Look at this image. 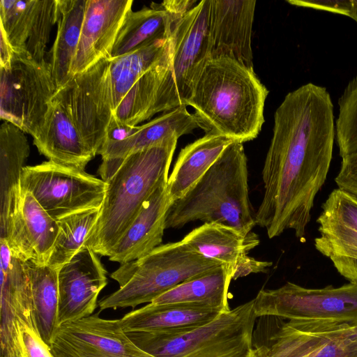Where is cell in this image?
Segmentation results:
<instances>
[{
	"label": "cell",
	"instance_id": "obj_1",
	"mask_svg": "<svg viewBox=\"0 0 357 357\" xmlns=\"http://www.w3.org/2000/svg\"><path fill=\"white\" fill-rule=\"evenodd\" d=\"M335 138L333 104L326 87L307 83L288 93L274 114L262 169L257 225L269 238L293 230L305 241L315 197L326 180Z\"/></svg>",
	"mask_w": 357,
	"mask_h": 357
},
{
	"label": "cell",
	"instance_id": "obj_2",
	"mask_svg": "<svg viewBox=\"0 0 357 357\" xmlns=\"http://www.w3.org/2000/svg\"><path fill=\"white\" fill-rule=\"evenodd\" d=\"M268 94L254 68L229 58L208 59L193 81L186 106L195 109L206 134L243 144L261 131Z\"/></svg>",
	"mask_w": 357,
	"mask_h": 357
},
{
	"label": "cell",
	"instance_id": "obj_3",
	"mask_svg": "<svg viewBox=\"0 0 357 357\" xmlns=\"http://www.w3.org/2000/svg\"><path fill=\"white\" fill-rule=\"evenodd\" d=\"M177 140L173 137L123 159L102 160L98 174L107 183L105 195L85 246L109 256L144 202L168 179Z\"/></svg>",
	"mask_w": 357,
	"mask_h": 357
},
{
	"label": "cell",
	"instance_id": "obj_4",
	"mask_svg": "<svg viewBox=\"0 0 357 357\" xmlns=\"http://www.w3.org/2000/svg\"><path fill=\"white\" fill-rule=\"evenodd\" d=\"M200 220L218 222L248 234L257 225L250 201L248 160L243 144H230L181 199L172 202L165 227L181 228Z\"/></svg>",
	"mask_w": 357,
	"mask_h": 357
},
{
	"label": "cell",
	"instance_id": "obj_5",
	"mask_svg": "<svg viewBox=\"0 0 357 357\" xmlns=\"http://www.w3.org/2000/svg\"><path fill=\"white\" fill-rule=\"evenodd\" d=\"M223 264L208 259L181 240L161 244L147 255L123 264L110 277L119 288L98 303L100 311L151 303L182 282Z\"/></svg>",
	"mask_w": 357,
	"mask_h": 357
},
{
	"label": "cell",
	"instance_id": "obj_6",
	"mask_svg": "<svg viewBox=\"0 0 357 357\" xmlns=\"http://www.w3.org/2000/svg\"><path fill=\"white\" fill-rule=\"evenodd\" d=\"M257 317L252 299L186 332L127 333L139 348L155 357H246L253 349Z\"/></svg>",
	"mask_w": 357,
	"mask_h": 357
},
{
	"label": "cell",
	"instance_id": "obj_7",
	"mask_svg": "<svg viewBox=\"0 0 357 357\" xmlns=\"http://www.w3.org/2000/svg\"><path fill=\"white\" fill-rule=\"evenodd\" d=\"M211 0H202L176 24L160 60V76L148 119L185 105L193 81L208 56Z\"/></svg>",
	"mask_w": 357,
	"mask_h": 357
},
{
	"label": "cell",
	"instance_id": "obj_8",
	"mask_svg": "<svg viewBox=\"0 0 357 357\" xmlns=\"http://www.w3.org/2000/svg\"><path fill=\"white\" fill-rule=\"evenodd\" d=\"M0 278V357H53L37 326L24 261L2 259Z\"/></svg>",
	"mask_w": 357,
	"mask_h": 357
},
{
	"label": "cell",
	"instance_id": "obj_9",
	"mask_svg": "<svg viewBox=\"0 0 357 357\" xmlns=\"http://www.w3.org/2000/svg\"><path fill=\"white\" fill-rule=\"evenodd\" d=\"M0 74L1 119L33 137L58 90L49 62L14 53L9 68H0Z\"/></svg>",
	"mask_w": 357,
	"mask_h": 357
},
{
	"label": "cell",
	"instance_id": "obj_10",
	"mask_svg": "<svg viewBox=\"0 0 357 357\" xmlns=\"http://www.w3.org/2000/svg\"><path fill=\"white\" fill-rule=\"evenodd\" d=\"M22 187L57 220L82 211L100 208L107 183L84 169L48 160L26 166Z\"/></svg>",
	"mask_w": 357,
	"mask_h": 357
},
{
	"label": "cell",
	"instance_id": "obj_11",
	"mask_svg": "<svg viewBox=\"0 0 357 357\" xmlns=\"http://www.w3.org/2000/svg\"><path fill=\"white\" fill-rule=\"evenodd\" d=\"M253 301L257 317L357 323V284L352 282L314 289L288 282L275 289L260 290Z\"/></svg>",
	"mask_w": 357,
	"mask_h": 357
},
{
	"label": "cell",
	"instance_id": "obj_12",
	"mask_svg": "<svg viewBox=\"0 0 357 357\" xmlns=\"http://www.w3.org/2000/svg\"><path fill=\"white\" fill-rule=\"evenodd\" d=\"M54 97L62 105L86 145L95 155L98 154L114 114L109 60L103 59L73 75Z\"/></svg>",
	"mask_w": 357,
	"mask_h": 357
},
{
	"label": "cell",
	"instance_id": "obj_13",
	"mask_svg": "<svg viewBox=\"0 0 357 357\" xmlns=\"http://www.w3.org/2000/svg\"><path fill=\"white\" fill-rule=\"evenodd\" d=\"M272 341L267 357H357V323L288 321Z\"/></svg>",
	"mask_w": 357,
	"mask_h": 357
},
{
	"label": "cell",
	"instance_id": "obj_14",
	"mask_svg": "<svg viewBox=\"0 0 357 357\" xmlns=\"http://www.w3.org/2000/svg\"><path fill=\"white\" fill-rule=\"evenodd\" d=\"M100 312L59 326L50 345L53 357H155L129 337L119 319Z\"/></svg>",
	"mask_w": 357,
	"mask_h": 357
},
{
	"label": "cell",
	"instance_id": "obj_15",
	"mask_svg": "<svg viewBox=\"0 0 357 357\" xmlns=\"http://www.w3.org/2000/svg\"><path fill=\"white\" fill-rule=\"evenodd\" d=\"M56 0H1V28L14 53L48 61L46 47L56 22Z\"/></svg>",
	"mask_w": 357,
	"mask_h": 357
},
{
	"label": "cell",
	"instance_id": "obj_16",
	"mask_svg": "<svg viewBox=\"0 0 357 357\" xmlns=\"http://www.w3.org/2000/svg\"><path fill=\"white\" fill-rule=\"evenodd\" d=\"M58 325L92 315L98 296L107 284V271L98 255L84 246L58 271Z\"/></svg>",
	"mask_w": 357,
	"mask_h": 357
},
{
	"label": "cell",
	"instance_id": "obj_17",
	"mask_svg": "<svg viewBox=\"0 0 357 357\" xmlns=\"http://www.w3.org/2000/svg\"><path fill=\"white\" fill-rule=\"evenodd\" d=\"M256 1L211 0L208 59L229 58L253 68L252 33Z\"/></svg>",
	"mask_w": 357,
	"mask_h": 357
},
{
	"label": "cell",
	"instance_id": "obj_18",
	"mask_svg": "<svg viewBox=\"0 0 357 357\" xmlns=\"http://www.w3.org/2000/svg\"><path fill=\"white\" fill-rule=\"evenodd\" d=\"M181 241L192 250L231 266L233 280L251 273H265L272 266L271 262L249 256V252L260 243L258 235L253 231L244 234L222 223H204Z\"/></svg>",
	"mask_w": 357,
	"mask_h": 357
},
{
	"label": "cell",
	"instance_id": "obj_19",
	"mask_svg": "<svg viewBox=\"0 0 357 357\" xmlns=\"http://www.w3.org/2000/svg\"><path fill=\"white\" fill-rule=\"evenodd\" d=\"M24 132L4 121L0 128V239L15 245L23 195L22 176L29 155Z\"/></svg>",
	"mask_w": 357,
	"mask_h": 357
},
{
	"label": "cell",
	"instance_id": "obj_20",
	"mask_svg": "<svg viewBox=\"0 0 357 357\" xmlns=\"http://www.w3.org/2000/svg\"><path fill=\"white\" fill-rule=\"evenodd\" d=\"M132 0H87L71 74L82 73L109 59L119 31L132 10Z\"/></svg>",
	"mask_w": 357,
	"mask_h": 357
},
{
	"label": "cell",
	"instance_id": "obj_21",
	"mask_svg": "<svg viewBox=\"0 0 357 357\" xmlns=\"http://www.w3.org/2000/svg\"><path fill=\"white\" fill-rule=\"evenodd\" d=\"M168 180V179H167ZM167 180L154 190L113 248L109 259L123 264L136 260L161 245L168 210L172 203Z\"/></svg>",
	"mask_w": 357,
	"mask_h": 357
},
{
	"label": "cell",
	"instance_id": "obj_22",
	"mask_svg": "<svg viewBox=\"0 0 357 357\" xmlns=\"http://www.w3.org/2000/svg\"><path fill=\"white\" fill-rule=\"evenodd\" d=\"M38 151L50 161L84 169L96 155L83 141L72 119L54 97L44 122L33 137Z\"/></svg>",
	"mask_w": 357,
	"mask_h": 357
},
{
	"label": "cell",
	"instance_id": "obj_23",
	"mask_svg": "<svg viewBox=\"0 0 357 357\" xmlns=\"http://www.w3.org/2000/svg\"><path fill=\"white\" fill-rule=\"evenodd\" d=\"M222 312L225 311L194 303H150L129 312L119 320L121 328L126 333L154 332L174 334L204 325Z\"/></svg>",
	"mask_w": 357,
	"mask_h": 357
},
{
	"label": "cell",
	"instance_id": "obj_24",
	"mask_svg": "<svg viewBox=\"0 0 357 357\" xmlns=\"http://www.w3.org/2000/svg\"><path fill=\"white\" fill-rule=\"evenodd\" d=\"M199 128L194 114L185 105L180 106L138 126L126 139L105 144L98 154L102 160H121L130 154L157 145L173 137H179Z\"/></svg>",
	"mask_w": 357,
	"mask_h": 357
},
{
	"label": "cell",
	"instance_id": "obj_25",
	"mask_svg": "<svg viewBox=\"0 0 357 357\" xmlns=\"http://www.w3.org/2000/svg\"><path fill=\"white\" fill-rule=\"evenodd\" d=\"M59 232L57 220L51 217L29 192L23 190L19 231L12 252L24 261L47 264Z\"/></svg>",
	"mask_w": 357,
	"mask_h": 357
},
{
	"label": "cell",
	"instance_id": "obj_26",
	"mask_svg": "<svg viewBox=\"0 0 357 357\" xmlns=\"http://www.w3.org/2000/svg\"><path fill=\"white\" fill-rule=\"evenodd\" d=\"M233 142L221 135L206 134L182 149L167 180L172 202L183 197Z\"/></svg>",
	"mask_w": 357,
	"mask_h": 357
},
{
	"label": "cell",
	"instance_id": "obj_27",
	"mask_svg": "<svg viewBox=\"0 0 357 357\" xmlns=\"http://www.w3.org/2000/svg\"><path fill=\"white\" fill-rule=\"evenodd\" d=\"M87 0H56L57 34L48 52L57 89L71 78L73 61L79 44Z\"/></svg>",
	"mask_w": 357,
	"mask_h": 357
},
{
	"label": "cell",
	"instance_id": "obj_28",
	"mask_svg": "<svg viewBox=\"0 0 357 357\" xmlns=\"http://www.w3.org/2000/svg\"><path fill=\"white\" fill-rule=\"evenodd\" d=\"M176 17L167 11L161 3H152L150 8L130 10L117 34L109 60L125 55L151 42L171 34Z\"/></svg>",
	"mask_w": 357,
	"mask_h": 357
},
{
	"label": "cell",
	"instance_id": "obj_29",
	"mask_svg": "<svg viewBox=\"0 0 357 357\" xmlns=\"http://www.w3.org/2000/svg\"><path fill=\"white\" fill-rule=\"evenodd\" d=\"M233 275L231 266L221 264L212 271L182 282L151 303H194L227 311L230 310L228 291Z\"/></svg>",
	"mask_w": 357,
	"mask_h": 357
},
{
	"label": "cell",
	"instance_id": "obj_30",
	"mask_svg": "<svg viewBox=\"0 0 357 357\" xmlns=\"http://www.w3.org/2000/svg\"><path fill=\"white\" fill-rule=\"evenodd\" d=\"M25 264L37 326L44 341L50 346L59 326V271L33 259L25 261Z\"/></svg>",
	"mask_w": 357,
	"mask_h": 357
},
{
	"label": "cell",
	"instance_id": "obj_31",
	"mask_svg": "<svg viewBox=\"0 0 357 357\" xmlns=\"http://www.w3.org/2000/svg\"><path fill=\"white\" fill-rule=\"evenodd\" d=\"M317 222L316 250L331 260L342 277L357 284V231L320 215Z\"/></svg>",
	"mask_w": 357,
	"mask_h": 357
},
{
	"label": "cell",
	"instance_id": "obj_32",
	"mask_svg": "<svg viewBox=\"0 0 357 357\" xmlns=\"http://www.w3.org/2000/svg\"><path fill=\"white\" fill-rule=\"evenodd\" d=\"M170 35L156 39L135 51L109 60L114 111L134 84L163 56L169 45Z\"/></svg>",
	"mask_w": 357,
	"mask_h": 357
},
{
	"label": "cell",
	"instance_id": "obj_33",
	"mask_svg": "<svg viewBox=\"0 0 357 357\" xmlns=\"http://www.w3.org/2000/svg\"><path fill=\"white\" fill-rule=\"evenodd\" d=\"M100 209L85 210L57 220L59 232L47 266L59 271L85 246L98 219Z\"/></svg>",
	"mask_w": 357,
	"mask_h": 357
},
{
	"label": "cell",
	"instance_id": "obj_34",
	"mask_svg": "<svg viewBox=\"0 0 357 357\" xmlns=\"http://www.w3.org/2000/svg\"><path fill=\"white\" fill-rule=\"evenodd\" d=\"M159 61L134 84L116 108L114 116L119 122L136 126L148 119L159 84Z\"/></svg>",
	"mask_w": 357,
	"mask_h": 357
},
{
	"label": "cell",
	"instance_id": "obj_35",
	"mask_svg": "<svg viewBox=\"0 0 357 357\" xmlns=\"http://www.w3.org/2000/svg\"><path fill=\"white\" fill-rule=\"evenodd\" d=\"M337 104L335 139L343 158L357 152V76L348 82Z\"/></svg>",
	"mask_w": 357,
	"mask_h": 357
},
{
	"label": "cell",
	"instance_id": "obj_36",
	"mask_svg": "<svg viewBox=\"0 0 357 357\" xmlns=\"http://www.w3.org/2000/svg\"><path fill=\"white\" fill-rule=\"evenodd\" d=\"M320 215L357 231V197L336 188L322 204Z\"/></svg>",
	"mask_w": 357,
	"mask_h": 357
},
{
	"label": "cell",
	"instance_id": "obj_37",
	"mask_svg": "<svg viewBox=\"0 0 357 357\" xmlns=\"http://www.w3.org/2000/svg\"><path fill=\"white\" fill-rule=\"evenodd\" d=\"M335 181L338 188L357 197V152L342 158L341 167Z\"/></svg>",
	"mask_w": 357,
	"mask_h": 357
},
{
	"label": "cell",
	"instance_id": "obj_38",
	"mask_svg": "<svg viewBox=\"0 0 357 357\" xmlns=\"http://www.w3.org/2000/svg\"><path fill=\"white\" fill-rule=\"evenodd\" d=\"M287 2L298 7L325 10L333 13L341 14L347 17H349L352 7V0H290L287 1Z\"/></svg>",
	"mask_w": 357,
	"mask_h": 357
},
{
	"label": "cell",
	"instance_id": "obj_39",
	"mask_svg": "<svg viewBox=\"0 0 357 357\" xmlns=\"http://www.w3.org/2000/svg\"><path fill=\"white\" fill-rule=\"evenodd\" d=\"M137 128V126H130L122 123L114 116L108 127L103 144L121 142L133 135Z\"/></svg>",
	"mask_w": 357,
	"mask_h": 357
},
{
	"label": "cell",
	"instance_id": "obj_40",
	"mask_svg": "<svg viewBox=\"0 0 357 357\" xmlns=\"http://www.w3.org/2000/svg\"><path fill=\"white\" fill-rule=\"evenodd\" d=\"M199 1L196 0H167L161 3L162 6L176 17H183L193 9Z\"/></svg>",
	"mask_w": 357,
	"mask_h": 357
},
{
	"label": "cell",
	"instance_id": "obj_41",
	"mask_svg": "<svg viewBox=\"0 0 357 357\" xmlns=\"http://www.w3.org/2000/svg\"><path fill=\"white\" fill-rule=\"evenodd\" d=\"M0 68H9L14 55L12 47L3 31L0 28Z\"/></svg>",
	"mask_w": 357,
	"mask_h": 357
},
{
	"label": "cell",
	"instance_id": "obj_42",
	"mask_svg": "<svg viewBox=\"0 0 357 357\" xmlns=\"http://www.w3.org/2000/svg\"><path fill=\"white\" fill-rule=\"evenodd\" d=\"M268 349V347L264 345L253 348L246 357H267Z\"/></svg>",
	"mask_w": 357,
	"mask_h": 357
},
{
	"label": "cell",
	"instance_id": "obj_43",
	"mask_svg": "<svg viewBox=\"0 0 357 357\" xmlns=\"http://www.w3.org/2000/svg\"><path fill=\"white\" fill-rule=\"evenodd\" d=\"M349 17L357 22V0H352V7Z\"/></svg>",
	"mask_w": 357,
	"mask_h": 357
}]
</instances>
